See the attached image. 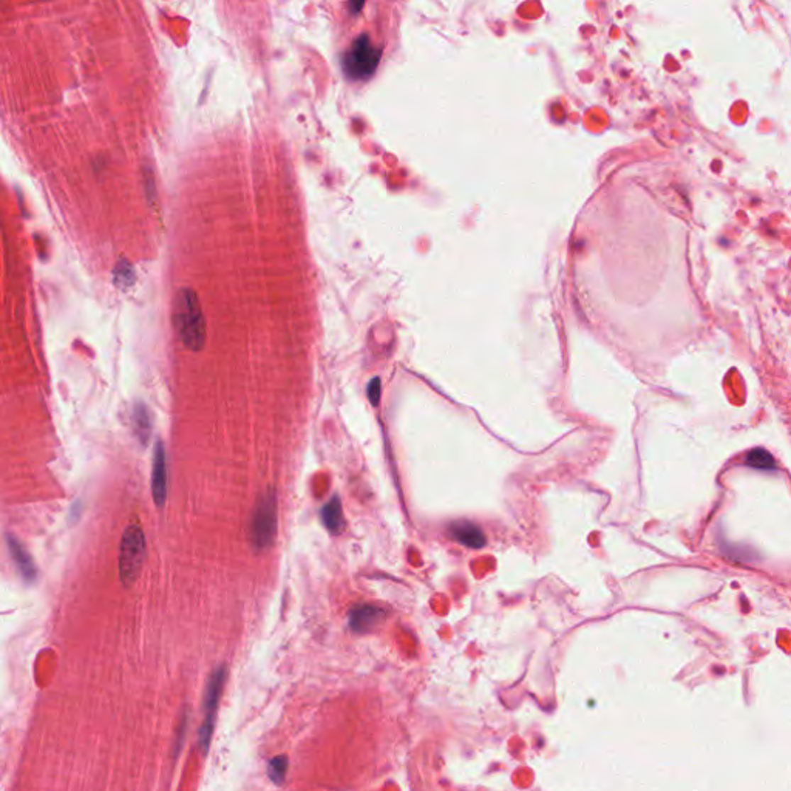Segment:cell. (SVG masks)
<instances>
[{
	"label": "cell",
	"instance_id": "1",
	"mask_svg": "<svg viewBox=\"0 0 791 791\" xmlns=\"http://www.w3.org/2000/svg\"><path fill=\"white\" fill-rule=\"evenodd\" d=\"M173 326L190 351H201L206 343V321L194 289H181L173 302Z\"/></svg>",
	"mask_w": 791,
	"mask_h": 791
},
{
	"label": "cell",
	"instance_id": "2",
	"mask_svg": "<svg viewBox=\"0 0 791 791\" xmlns=\"http://www.w3.org/2000/svg\"><path fill=\"white\" fill-rule=\"evenodd\" d=\"M277 535V497L274 490H266L258 497L252 510L249 540L254 551L265 552L275 541Z\"/></svg>",
	"mask_w": 791,
	"mask_h": 791
},
{
	"label": "cell",
	"instance_id": "3",
	"mask_svg": "<svg viewBox=\"0 0 791 791\" xmlns=\"http://www.w3.org/2000/svg\"><path fill=\"white\" fill-rule=\"evenodd\" d=\"M145 536L139 524H130L119 547V577L126 587H132L145 561Z\"/></svg>",
	"mask_w": 791,
	"mask_h": 791
},
{
	"label": "cell",
	"instance_id": "4",
	"mask_svg": "<svg viewBox=\"0 0 791 791\" xmlns=\"http://www.w3.org/2000/svg\"><path fill=\"white\" fill-rule=\"evenodd\" d=\"M379 60L380 50L372 45L368 36H360L343 56L345 73L353 79H365L376 72Z\"/></svg>",
	"mask_w": 791,
	"mask_h": 791
},
{
	"label": "cell",
	"instance_id": "5",
	"mask_svg": "<svg viewBox=\"0 0 791 791\" xmlns=\"http://www.w3.org/2000/svg\"><path fill=\"white\" fill-rule=\"evenodd\" d=\"M226 675H228V671H226L224 666L216 668L215 671L212 673L211 679H209V682L206 685L204 720H203L201 728H199V743H201V748H203L204 753H207L209 745H211V741H212L215 717H216V711H219V703H220L221 692H223V688H224Z\"/></svg>",
	"mask_w": 791,
	"mask_h": 791
},
{
	"label": "cell",
	"instance_id": "6",
	"mask_svg": "<svg viewBox=\"0 0 791 791\" xmlns=\"http://www.w3.org/2000/svg\"><path fill=\"white\" fill-rule=\"evenodd\" d=\"M152 497L158 507H162L167 499V460L166 450L161 441L156 442L152 467Z\"/></svg>",
	"mask_w": 791,
	"mask_h": 791
},
{
	"label": "cell",
	"instance_id": "7",
	"mask_svg": "<svg viewBox=\"0 0 791 791\" xmlns=\"http://www.w3.org/2000/svg\"><path fill=\"white\" fill-rule=\"evenodd\" d=\"M385 611L375 604H360L350 614V626L355 634L375 631L385 620Z\"/></svg>",
	"mask_w": 791,
	"mask_h": 791
},
{
	"label": "cell",
	"instance_id": "8",
	"mask_svg": "<svg viewBox=\"0 0 791 791\" xmlns=\"http://www.w3.org/2000/svg\"><path fill=\"white\" fill-rule=\"evenodd\" d=\"M450 535L459 544L470 547V549H481L485 546L484 532L470 521H456L450 526Z\"/></svg>",
	"mask_w": 791,
	"mask_h": 791
},
{
	"label": "cell",
	"instance_id": "9",
	"mask_svg": "<svg viewBox=\"0 0 791 791\" xmlns=\"http://www.w3.org/2000/svg\"><path fill=\"white\" fill-rule=\"evenodd\" d=\"M6 546H8V551H10L11 558L16 561L17 569L21 570L23 580L30 581V583H31V581L36 580V575H38L36 566H34V561L31 558V555L22 546V543L17 540L14 535L8 533L6 535Z\"/></svg>",
	"mask_w": 791,
	"mask_h": 791
},
{
	"label": "cell",
	"instance_id": "10",
	"mask_svg": "<svg viewBox=\"0 0 791 791\" xmlns=\"http://www.w3.org/2000/svg\"><path fill=\"white\" fill-rule=\"evenodd\" d=\"M321 521L331 535H341L345 529V515L342 502L337 497L329 501L321 510Z\"/></svg>",
	"mask_w": 791,
	"mask_h": 791
},
{
	"label": "cell",
	"instance_id": "11",
	"mask_svg": "<svg viewBox=\"0 0 791 791\" xmlns=\"http://www.w3.org/2000/svg\"><path fill=\"white\" fill-rule=\"evenodd\" d=\"M133 427L139 442L143 446H147L152 434V422L149 410L144 404H136L133 408Z\"/></svg>",
	"mask_w": 791,
	"mask_h": 791
},
{
	"label": "cell",
	"instance_id": "12",
	"mask_svg": "<svg viewBox=\"0 0 791 791\" xmlns=\"http://www.w3.org/2000/svg\"><path fill=\"white\" fill-rule=\"evenodd\" d=\"M745 463L748 467L758 468V470H773L776 468L775 458L770 455V451L763 448H754L748 455L745 456Z\"/></svg>",
	"mask_w": 791,
	"mask_h": 791
},
{
	"label": "cell",
	"instance_id": "13",
	"mask_svg": "<svg viewBox=\"0 0 791 791\" xmlns=\"http://www.w3.org/2000/svg\"><path fill=\"white\" fill-rule=\"evenodd\" d=\"M288 768H289L288 758H286V756H277V758H274L271 762H269L267 775L275 785H282L286 779V775H288Z\"/></svg>",
	"mask_w": 791,
	"mask_h": 791
},
{
	"label": "cell",
	"instance_id": "14",
	"mask_svg": "<svg viewBox=\"0 0 791 791\" xmlns=\"http://www.w3.org/2000/svg\"><path fill=\"white\" fill-rule=\"evenodd\" d=\"M133 280H135V274H133L132 265L127 263L126 260H121L115 269L116 284L121 286V288H127V286H132Z\"/></svg>",
	"mask_w": 791,
	"mask_h": 791
},
{
	"label": "cell",
	"instance_id": "15",
	"mask_svg": "<svg viewBox=\"0 0 791 791\" xmlns=\"http://www.w3.org/2000/svg\"><path fill=\"white\" fill-rule=\"evenodd\" d=\"M368 399L372 406H377L380 402V379L375 377L368 384Z\"/></svg>",
	"mask_w": 791,
	"mask_h": 791
}]
</instances>
